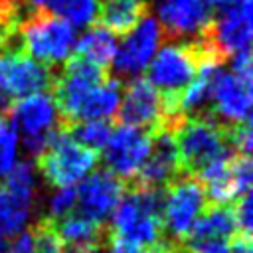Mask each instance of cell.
<instances>
[{
	"mask_svg": "<svg viewBox=\"0 0 253 253\" xmlns=\"http://www.w3.org/2000/svg\"><path fill=\"white\" fill-rule=\"evenodd\" d=\"M166 111L160 93L144 77H136L126 83L123 101L115 113V125L138 126L150 132L164 126Z\"/></svg>",
	"mask_w": 253,
	"mask_h": 253,
	"instance_id": "7",
	"label": "cell"
},
{
	"mask_svg": "<svg viewBox=\"0 0 253 253\" xmlns=\"http://www.w3.org/2000/svg\"><path fill=\"white\" fill-rule=\"evenodd\" d=\"M53 67L43 65L30 57L24 49L0 51V115H6L8 107L28 95L47 93L51 89Z\"/></svg>",
	"mask_w": 253,
	"mask_h": 253,
	"instance_id": "4",
	"label": "cell"
},
{
	"mask_svg": "<svg viewBox=\"0 0 253 253\" xmlns=\"http://www.w3.org/2000/svg\"><path fill=\"white\" fill-rule=\"evenodd\" d=\"M150 148V130L138 126L119 125L113 128L107 146L103 148V160L107 170L117 174L121 180L130 182L142 166Z\"/></svg>",
	"mask_w": 253,
	"mask_h": 253,
	"instance_id": "8",
	"label": "cell"
},
{
	"mask_svg": "<svg viewBox=\"0 0 253 253\" xmlns=\"http://www.w3.org/2000/svg\"><path fill=\"white\" fill-rule=\"evenodd\" d=\"M126 188V182L121 180L117 174H113L107 168H99L83 178L81 186L75 188L79 211L95 221L105 223V219L115 211L123 192Z\"/></svg>",
	"mask_w": 253,
	"mask_h": 253,
	"instance_id": "10",
	"label": "cell"
},
{
	"mask_svg": "<svg viewBox=\"0 0 253 253\" xmlns=\"http://www.w3.org/2000/svg\"><path fill=\"white\" fill-rule=\"evenodd\" d=\"M8 247H10V243H8V235L0 233V253H8Z\"/></svg>",
	"mask_w": 253,
	"mask_h": 253,
	"instance_id": "33",
	"label": "cell"
},
{
	"mask_svg": "<svg viewBox=\"0 0 253 253\" xmlns=\"http://www.w3.org/2000/svg\"><path fill=\"white\" fill-rule=\"evenodd\" d=\"M99 162V152L71 140L59 126L49 136L47 146L36 156L38 174L53 188L73 186L83 180Z\"/></svg>",
	"mask_w": 253,
	"mask_h": 253,
	"instance_id": "3",
	"label": "cell"
},
{
	"mask_svg": "<svg viewBox=\"0 0 253 253\" xmlns=\"http://www.w3.org/2000/svg\"><path fill=\"white\" fill-rule=\"evenodd\" d=\"M182 174L178 152L174 144V136L170 128H158L150 132V148L148 154L138 168L136 176L126 184L136 186H152V188H166L174 178Z\"/></svg>",
	"mask_w": 253,
	"mask_h": 253,
	"instance_id": "12",
	"label": "cell"
},
{
	"mask_svg": "<svg viewBox=\"0 0 253 253\" xmlns=\"http://www.w3.org/2000/svg\"><path fill=\"white\" fill-rule=\"evenodd\" d=\"M160 42H164L160 24L154 18L146 16L130 34H126V40L115 51L113 71L117 75H136L144 71L152 55L156 53Z\"/></svg>",
	"mask_w": 253,
	"mask_h": 253,
	"instance_id": "11",
	"label": "cell"
},
{
	"mask_svg": "<svg viewBox=\"0 0 253 253\" xmlns=\"http://www.w3.org/2000/svg\"><path fill=\"white\" fill-rule=\"evenodd\" d=\"M231 208H233L237 231L251 235V215H253V211H251V192L239 196V198L231 204Z\"/></svg>",
	"mask_w": 253,
	"mask_h": 253,
	"instance_id": "26",
	"label": "cell"
},
{
	"mask_svg": "<svg viewBox=\"0 0 253 253\" xmlns=\"http://www.w3.org/2000/svg\"><path fill=\"white\" fill-rule=\"evenodd\" d=\"M34 210L36 208L32 204L16 198L0 184V233L16 235L24 231Z\"/></svg>",
	"mask_w": 253,
	"mask_h": 253,
	"instance_id": "20",
	"label": "cell"
},
{
	"mask_svg": "<svg viewBox=\"0 0 253 253\" xmlns=\"http://www.w3.org/2000/svg\"><path fill=\"white\" fill-rule=\"evenodd\" d=\"M77 204V194L73 186H61L57 188L47 200H45V213L43 219L47 221H55L67 213H71L75 210Z\"/></svg>",
	"mask_w": 253,
	"mask_h": 253,
	"instance_id": "21",
	"label": "cell"
},
{
	"mask_svg": "<svg viewBox=\"0 0 253 253\" xmlns=\"http://www.w3.org/2000/svg\"><path fill=\"white\" fill-rule=\"evenodd\" d=\"M18 152V130L4 115L0 123V176H4L16 164Z\"/></svg>",
	"mask_w": 253,
	"mask_h": 253,
	"instance_id": "23",
	"label": "cell"
},
{
	"mask_svg": "<svg viewBox=\"0 0 253 253\" xmlns=\"http://www.w3.org/2000/svg\"><path fill=\"white\" fill-rule=\"evenodd\" d=\"M18 237L14 239V243L8 247V253H36L34 249V233L32 229H26V231H20L16 233Z\"/></svg>",
	"mask_w": 253,
	"mask_h": 253,
	"instance_id": "27",
	"label": "cell"
},
{
	"mask_svg": "<svg viewBox=\"0 0 253 253\" xmlns=\"http://www.w3.org/2000/svg\"><path fill=\"white\" fill-rule=\"evenodd\" d=\"M208 198L204 186L196 176L180 174L166 186V202H164V235L166 239L180 243L186 239L188 231L206 210Z\"/></svg>",
	"mask_w": 253,
	"mask_h": 253,
	"instance_id": "6",
	"label": "cell"
},
{
	"mask_svg": "<svg viewBox=\"0 0 253 253\" xmlns=\"http://www.w3.org/2000/svg\"><path fill=\"white\" fill-rule=\"evenodd\" d=\"M113 253H158L156 249H146V247H134L126 243H109Z\"/></svg>",
	"mask_w": 253,
	"mask_h": 253,
	"instance_id": "29",
	"label": "cell"
},
{
	"mask_svg": "<svg viewBox=\"0 0 253 253\" xmlns=\"http://www.w3.org/2000/svg\"><path fill=\"white\" fill-rule=\"evenodd\" d=\"M229 176L231 186L235 192V200L243 194L251 192V180H253V168L249 154H233L229 160Z\"/></svg>",
	"mask_w": 253,
	"mask_h": 253,
	"instance_id": "22",
	"label": "cell"
},
{
	"mask_svg": "<svg viewBox=\"0 0 253 253\" xmlns=\"http://www.w3.org/2000/svg\"><path fill=\"white\" fill-rule=\"evenodd\" d=\"M99 0H65L61 18L71 26H89L97 18Z\"/></svg>",
	"mask_w": 253,
	"mask_h": 253,
	"instance_id": "24",
	"label": "cell"
},
{
	"mask_svg": "<svg viewBox=\"0 0 253 253\" xmlns=\"http://www.w3.org/2000/svg\"><path fill=\"white\" fill-rule=\"evenodd\" d=\"M32 233L36 253H63V241L47 219L40 217V221L32 227Z\"/></svg>",
	"mask_w": 253,
	"mask_h": 253,
	"instance_id": "25",
	"label": "cell"
},
{
	"mask_svg": "<svg viewBox=\"0 0 253 253\" xmlns=\"http://www.w3.org/2000/svg\"><path fill=\"white\" fill-rule=\"evenodd\" d=\"M73 51H75L73 55H79V57H83V59H87L99 67L109 69V65L113 63L115 51H117L115 34H111L101 24H93L79 38V42H75Z\"/></svg>",
	"mask_w": 253,
	"mask_h": 253,
	"instance_id": "17",
	"label": "cell"
},
{
	"mask_svg": "<svg viewBox=\"0 0 253 253\" xmlns=\"http://www.w3.org/2000/svg\"><path fill=\"white\" fill-rule=\"evenodd\" d=\"M225 126L211 115H184L172 125L170 130L182 174L196 176L208 164L235 154L229 146Z\"/></svg>",
	"mask_w": 253,
	"mask_h": 253,
	"instance_id": "1",
	"label": "cell"
},
{
	"mask_svg": "<svg viewBox=\"0 0 253 253\" xmlns=\"http://www.w3.org/2000/svg\"><path fill=\"white\" fill-rule=\"evenodd\" d=\"M59 128L71 140H75L77 144L99 152V150H103L107 146V142L111 138V132L115 128V123H111L107 119H93V121H77V123L61 125Z\"/></svg>",
	"mask_w": 253,
	"mask_h": 253,
	"instance_id": "19",
	"label": "cell"
},
{
	"mask_svg": "<svg viewBox=\"0 0 253 253\" xmlns=\"http://www.w3.org/2000/svg\"><path fill=\"white\" fill-rule=\"evenodd\" d=\"M210 115L221 125H237L251 119V81L233 71L215 69L210 97Z\"/></svg>",
	"mask_w": 253,
	"mask_h": 253,
	"instance_id": "9",
	"label": "cell"
},
{
	"mask_svg": "<svg viewBox=\"0 0 253 253\" xmlns=\"http://www.w3.org/2000/svg\"><path fill=\"white\" fill-rule=\"evenodd\" d=\"M4 176H6V180L2 186L10 194H14L16 198L38 208V204H40V180H38V176L40 174H38L36 164L30 158L16 162Z\"/></svg>",
	"mask_w": 253,
	"mask_h": 253,
	"instance_id": "18",
	"label": "cell"
},
{
	"mask_svg": "<svg viewBox=\"0 0 253 253\" xmlns=\"http://www.w3.org/2000/svg\"><path fill=\"white\" fill-rule=\"evenodd\" d=\"M63 241V245H97V243H109L107 225L101 221H95L81 211H71L55 221H49Z\"/></svg>",
	"mask_w": 253,
	"mask_h": 253,
	"instance_id": "16",
	"label": "cell"
},
{
	"mask_svg": "<svg viewBox=\"0 0 253 253\" xmlns=\"http://www.w3.org/2000/svg\"><path fill=\"white\" fill-rule=\"evenodd\" d=\"M204 2H208V4H221L223 0H204Z\"/></svg>",
	"mask_w": 253,
	"mask_h": 253,
	"instance_id": "34",
	"label": "cell"
},
{
	"mask_svg": "<svg viewBox=\"0 0 253 253\" xmlns=\"http://www.w3.org/2000/svg\"><path fill=\"white\" fill-rule=\"evenodd\" d=\"M166 253H196L194 249H190L186 243H170V247L166 249Z\"/></svg>",
	"mask_w": 253,
	"mask_h": 253,
	"instance_id": "30",
	"label": "cell"
},
{
	"mask_svg": "<svg viewBox=\"0 0 253 253\" xmlns=\"http://www.w3.org/2000/svg\"><path fill=\"white\" fill-rule=\"evenodd\" d=\"M235 233L237 223L233 208L229 204H208L182 243H186L190 249L198 253L210 245L229 241Z\"/></svg>",
	"mask_w": 253,
	"mask_h": 253,
	"instance_id": "14",
	"label": "cell"
},
{
	"mask_svg": "<svg viewBox=\"0 0 253 253\" xmlns=\"http://www.w3.org/2000/svg\"><path fill=\"white\" fill-rule=\"evenodd\" d=\"M2 119H4V115H0V123H2Z\"/></svg>",
	"mask_w": 253,
	"mask_h": 253,
	"instance_id": "35",
	"label": "cell"
},
{
	"mask_svg": "<svg viewBox=\"0 0 253 253\" xmlns=\"http://www.w3.org/2000/svg\"><path fill=\"white\" fill-rule=\"evenodd\" d=\"M227 249H229V253H253L251 235L237 231V233L229 239V247H227Z\"/></svg>",
	"mask_w": 253,
	"mask_h": 253,
	"instance_id": "28",
	"label": "cell"
},
{
	"mask_svg": "<svg viewBox=\"0 0 253 253\" xmlns=\"http://www.w3.org/2000/svg\"><path fill=\"white\" fill-rule=\"evenodd\" d=\"M0 14H6V16H10L12 20H16V18H14V12H12L10 4H8V0H0Z\"/></svg>",
	"mask_w": 253,
	"mask_h": 253,
	"instance_id": "32",
	"label": "cell"
},
{
	"mask_svg": "<svg viewBox=\"0 0 253 253\" xmlns=\"http://www.w3.org/2000/svg\"><path fill=\"white\" fill-rule=\"evenodd\" d=\"M198 253H229V249L225 247V243H215V245H210Z\"/></svg>",
	"mask_w": 253,
	"mask_h": 253,
	"instance_id": "31",
	"label": "cell"
},
{
	"mask_svg": "<svg viewBox=\"0 0 253 253\" xmlns=\"http://www.w3.org/2000/svg\"><path fill=\"white\" fill-rule=\"evenodd\" d=\"M213 12L204 0H160L158 18L164 40L196 38L211 20Z\"/></svg>",
	"mask_w": 253,
	"mask_h": 253,
	"instance_id": "13",
	"label": "cell"
},
{
	"mask_svg": "<svg viewBox=\"0 0 253 253\" xmlns=\"http://www.w3.org/2000/svg\"><path fill=\"white\" fill-rule=\"evenodd\" d=\"M18 32L24 51L53 69L71 55L77 42L73 26L61 16L45 10L30 12L22 22H18Z\"/></svg>",
	"mask_w": 253,
	"mask_h": 253,
	"instance_id": "2",
	"label": "cell"
},
{
	"mask_svg": "<svg viewBox=\"0 0 253 253\" xmlns=\"http://www.w3.org/2000/svg\"><path fill=\"white\" fill-rule=\"evenodd\" d=\"M148 16V0H99L97 24L111 34L126 36Z\"/></svg>",
	"mask_w": 253,
	"mask_h": 253,
	"instance_id": "15",
	"label": "cell"
},
{
	"mask_svg": "<svg viewBox=\"0 0 253 253\" xmlns=\"http://www.w3.org/2000/svg\"><path fill=\"white\" fill-rule=\"evenodd\" d=\"M8 121L22 132L24 148L30 156H38L57 128V109L47 93H36L14 101L6 111Z\"/></svg>",
	"mask_w": 253,
	"mask_h": 253,
	"instance_id": "5",
	"label": "cell"
}]
</instances>
